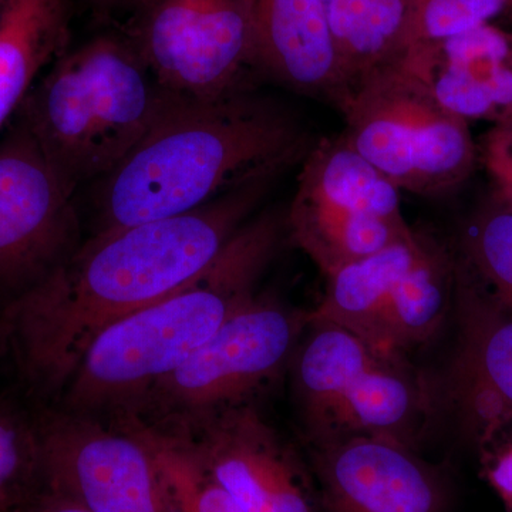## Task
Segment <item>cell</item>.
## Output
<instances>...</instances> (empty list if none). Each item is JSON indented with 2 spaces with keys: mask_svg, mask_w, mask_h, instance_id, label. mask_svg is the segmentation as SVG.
I'll return each mask as SVG.
<instances>
[{
  "mask_svg": "<svg viewBox=\"0 0 512 512\" xmlns=\"http://www.w3.org/2000/svg\"><path fill=\"white\" fill-rule=\"evenodd\" d=\"M278 178L187 214L90 235L42 282L0 309V338L33 392L59 402L94 338L207 271Z\"/></svg>",
  "mask_w": 512,
  "mask_h": 512,
  "instance_id": "6da1fadb",
  "label": "cell"
},
{
  "mask_svg": "<svg viewBox=\"0 0 512 512\" xmlns=\"http://www.w3.org/2000/svg\"><path fill=\"white\" fill-rule=\"evenodd\" d=\"M316 141L288 107L252 90L208 101L171 97L137 147L87 187L92 235L187 214L279 178Z\"/></svg>",
  "mask_w": 512,
  "mask_h": 512,
  "instance_id": "7a4b0ae2",
  "label": "cell"
},
{
  "mask_svg": "<svg viewBox=\"0 0 512 512\" xmlns=\"http://www.w3.org/2000/svg\"><path fill=\"white\" fill-rule=\"evenodd\" d=\"M285 235L286 208L249 218L207 271L104 329L74 370L59 409L96 419L136 413L158 383L254 298Z\"/></svg>",
  "mask_w": 512,
  "mask_h": 512,
  "instance_id": "3957f363",
  "label": "cell"
},
{
  "mask_svg": "<svg viewBox=\"0 0 512 512\" xmlns=\"http://www.w3.org/2000/svg\"><path fill=\"white\" fill-rule=\"evenodd\" d=\"M170 100L117 29L50 64L20 104L18 120L76 197L137 147Z\"/></svg>",
  "mask_w": 512,
  "mask_h": 512,
  "instance_id": "277c9868",
  "label": "cell"
},
{
  "mask_svg": "<svg viewBox=\"0 0 512 512\" xmlns=\"http://www.w3.org/2000/svg\"><path fill=\"white\" fill-rule=\"evenodd\" d=\"M289 369L306 448L375 436L419 450L421 434L440 413L436 383L407 356L333 323L309 320Z\"/></svg>",
  "mask_w": 512,
  "mask_h": 512,
  "instance_id": "5b68a950",
  "label": "cell"
},
{
  "mask_svg": "<svg viewBox=\"0 0 512 512\" xmlns=\"http://www.w3.org/2000/svg\"><path fill=\"white\" fill-rule=\"evenodd\" d=\"M339 110L350 146L400 191L444 197L476 164L468 121L441 107L397 56L360 79Z\"/></svg>",
  "mask_w": 512,
  "mask_h": 512,
  "instance_id": "8992f818",
  "label": "cell"
},
{
  "mask_svg": "<svg viewBox=\"0 0 512 512\" xmlns=\"http://www.w3.org/2000/svg\"><path fill=\"white\" fill-rule=\"evenodd\" d=\"M308 311L256 293L130 416L164 430L190 429L215 414L254 403L291 365Z\"/></svg>",
  "mask_w": 512,
  "mask_h": 512,
  "instance_id": "52a82bcc",
  "label": "cell"
},
{
  "mask_svg": "<svg viewBox=\"0 0 512 512\" xmlns=\"http://www.w3.org/2000/svg\"><path fill=\"white\" fill-rule=\"evenodd\" d=\"M456 256L417 232L326 278L309 320L333 323L393 355L430 342L453 311Z\"/></svg>",
  "mask_w": 512,
  "mask_h": 512,
  "instance_id": "ba28073f",
  "label": "cell"
},
{
  "mask_svg": "<svg viewBox=\"0 0 512 512\" xmlns=\"http://www.w3.org/2000/svg\"><path fill=\"white\" fill-rule=\"evenodd\" d=\"M286 228L325 278L417 235L404 218L399 188L343 134L316 141L303 158Z\"/></svg>",
  "mask_w": 512,
  "mask_h": 512,
  "instance_id": "9c48e42d",
  "label": "cell"
},
{
  "mask_svg": "<svg viewBox=\"0 0 512 512\" xmlns=\"http://www.w3.org/2000/svg\"><path fill=\"white\" fill-rule=\"evenodd\" d=\"M120 30L173 99L251 90L249 76L259 72L252 0H156Z\"/></svg>",
  "mask_w": 512,
  "mask_h": 512,
  "instance_id": "30bf717a",
  "label": "cell"
},
{
  "mask_svg": "<svg viewBox=\"0 0 512 512\" xmlns=\"http://www.w3.org/2000/svg\"><path fill=\"white\" fill-rule=\"evenodd\" d=\"M35 423L52 493L90 512H177L153 451L127 420L57 409Z\"/></svg>",
  "mask_w": 512,
  "mask_h": 512,
  "instance_id": "8fae6325",
  "label": "cell"
},
{
  "mask_svg": "<svg viewBox=\"0 0 512 512\" xmlns=\"http://www.w3.org/2000/svg\"><path fill=\"white\" fill-rule=\"evenodd\" d=\"M76 197L16 121L0 140V302L15 301L82 244Z\"/></svg>",
  "mask_w": 512,
  "mask_h": 512,
  "instance_id": "7c38bea8",
  "label": "cell"
},
{
  "mask_svg": "<svg viewBox=\"0 0 512 512\" xmlns=\"http://www.w3.org/2000/svg\"><path fill=\"white\" fill-rule=\"evenodd\" d=\"M456 346L446 375L434 379L440 413L487 448L512 427V309L495 298L456 256L453 311Z\"/></svg>",
  "mask_w": 512,
  "mask_h": 512,
  "instance_id": "4fadbf2b",
  "label": "cell"
},
{
  "mask_svg": "<svg viewBox=\"0 0 512 512\" xmlns=\"http://www.w3.org/2000/svg\"><path fill=\"white\" fill-rule=\"evenodd\" d=\"M164 431L185 441L242 511L320 512L308 456L255 403L231 407L190 429Z\"/></svg>",
  "mask_w": 512,
  "mask_h": 512,
  "instance_id": "5bb4252c",
  "label": "cell"
},
{
  "mask_svg": "<svg viewBox=\"0 0 512 512\" xmlns=\"http://www.w3.org/2000/svg\"><path fill=\"white\" fill-rule=\"evenodd\" d=\"M306 450L320 512H447L446 476L409 444L360 436Z\"/></svg>",
  "mask_w": 512,
  "mask_h": 512,
  "instance_id": "9a60e30c",
  "label": "cell"
},
{
  "mask_svg": "<svg viewBox=\"0 0 512 512\" xmlns=\"http://www.w3.org/2000/svg\"><path fill=\"white\" fill-rule=\"evenodd\" d=\"M441 107L464 120L512 117V37L490 25L397 55Z\"/></svg>",
  "mask_w": 512,
  "mask_h": 512,
  "instance_id": "2e32d148",
  "label": "cell"
},
{
  "mask_svg": "<svg viewBox=\"0 0 512 512\" xmlns=\"http://www.w3.org/2000/svg\"><path fill=\"white\" fill-rule=\"evenodd\" d=\"M252 12L259 73L340 109L349 87L322 0H252Z\"/></svg>",
  "mask_w": 512,
  "mask_h": 512,
  "instance_id": "e0dca14e",
  "label": "cell"
},
{
  "mask_svg": "<svg viewBox=\"0 0 512 512\" xmlns=\"http://www.w3.org/2000/svg\"><path fill=\"white\" fill-rule=\"evenodd\" d=\"M70 0H0V128L70 49Z\"/></svg>",
  "mask_w": 512,
  "mask_h": 512,
  "instance_id": "ac0fdd59",
  "label": "cell"
},
{
  "mask_svg": "<svg viewBox=\"0 0 512 512\" xmlns=\"http://www.w3.org/2000/svg\"><path fill=\"white\" fill-rule=\"evenodd\" d=\"M350 90L403 50L410 0H322Z\"/></svg>",
  "mask_w": 512,
  "mask_h": 512,
  "instance_id": "d6986e66",
  "label": "cell"
},
{
  "mask_svg": "<svg viewBox=\"0 0 512 512\" xmlns=\"http://www.w3.org/2000/svg\"><path fill=\"white\" fill-rule=\"evenodd\" d=\"M119 419L133 424L147 441L177 512H244L215 481L183 439L137 417Z\"/></svg>",
  "mask_w": 512,
  "mask_h": 512,
  "instance_id": "ffe728a7",
  "label": "cell"
},
{
  "mask_svg": "<svg viewBox=\"0 0 512 512\" xmlns=\"http://www.w3.org/2000/svg\"><path fill=\"white\" fill-rule=\"evenodd\" d=\"M461 255L495 298L512 309L511 212L494 204L476 215L464 234Z\"/></svg>",
  "mask_w": 512,
  "mask_h": 512,
  "instance_id": "44dd1931",
  "label": "cell"
},
{
  "mask_svg": "<svg viewBox=\"0 0 512 512\" xmlns=\"http://www.w3.org/2000/svg\"><path fill=\"white\" fill-rule=\"evenodd\" d=\"M512 0H410L404 47L437 42L488 25Z\"/></svg>",
  "mask_w": 512,
  "mask_h": 512,
  "instance_id": "7402d4cb",
  "label": "cell"
},
{
  "mask_svg": "<svg viewBox=\"0 0 512 512\" xmlns=\"http://www.w3.org/2000/svg\"><path fill=\"white\" fill-rule=\"evenodd\" d=\"M35 470H39L36 423L0 399V511L13 504Z\"/></svg>",
  "mask_w": 512,
  "mask_h": 512,
  "instance_id": "603a6c76",
  "label": "cell"
},
{
  "mask_svg": "<svg viewBox=\"0 0 512 512\" xmlns=\"http://www.w3.org/2000/svg\"><path fill=\"white\" fill-rule=\"evenodd\" d=\"M483 161L495 192V204L512 214V127L498 124L487 134Z\"/></svg>",
  "mask_w": 512,
  "mask_h": 512,
  "instance_id": "cb8c5ba5",
  "label": "cell"
},
{
  "mask_svg": "<svg viewBox=\"0 0 512 512\" xmlns=\"http://www.w3.org/2000/svg\"><path fill=\"white\" fill-rule=\"evenodd\" d=\"M80 3L89 12L101 20L117 25V29L124 28L131 20L138 18L146 12L156 0H70Z\"/></svg>",
  "mask_w": 512,
  "mask_h": 512,
  "instance_id": "d4e9b609",
  "label": "cell"
},
{
  "mask_svg": "<svg viewBox=\"0 0 512 512\" xmlns=\"http://www.w3.org/2000/svg\"><path fill=\"white\" fill-rule=\"evenodd\" d=\"M488 476L512 510V446L487 457Z\"/></svg>",
  "mask_w": 512,
  "mask_h": 512,
  "instance_id": "484cf974",
  "label": "cell"
},
{
  "mask_svg": "<svg viewBox=\"0 0 512 512\" xmlns=\"http://www.w3.org/2000/svg\"><path fill=\"white\" fill-rule=\"evenodd\" d=\"M32 512H90L84 510L80 505L74 504L73 501L67 500L62 495H57L50 491L49 494L40 500Z\"/></svg>",
  "mask_w": 512,
  "mask_h": 512,
  "instance_id": "4316f807",
  "label": "cell"
},
{
  "mask_svg": "<svg viewBox=\"0 0 512 512\" xmlns=\"http://www.w3.org/2000/svg\"><path fill=\"white\" fill-rule=\"evenodd\" d=\"M501 124H507V126L512 127V117L510 120H507V121H505V123H501Z\"/></svg>",
  "mask_w": 512,
  "mask_h": 512,
  "instance_id": "83f0119b",
  "label": "cell"
}]
</instances>
